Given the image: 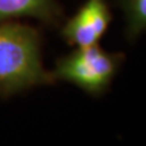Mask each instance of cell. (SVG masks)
Listing matches in <instances>:
<instances>
[{
	"instance_id": "6da1fadb",
	"label": "cell",
	"mask_w": 146,
	"mask_h": 146,
	"mask_svg": "<svg viewBox=\"0 0 146 146\" xmlns=\"http://www.w3.org/2000/svg\"><path fill=\"white\" fill-rule=\"evenodd\" d=\"M52 82V73L42 63L36 29L21 23L0 25V96Z\"/></svg>"
},
{
	"instance_id": "7a4b0ae2",
	"label": "cell",
	"mask_w": 146,
	"mask_h": 146,
	"mask_svg": "<svg viewBox=\"0 0 146 146\" xmlns=\"http://www.w3.org/2000/svg\"><path fill=\"white\" fill-rule=\"evenodd\" d=\"M123 58L122 54L108 52L98 44L77 48L61 57L51 73L55 80L68 82L85 93L98 96L108 89Z\"/></svg>"
},
{
	"instance_id": "3957f363",
	"label": "cell",
	"mask_w": 146,
	"mask_h": 146,
	"mask_svg": "<svg viewBox=\"0 0 146 146\" xmlns=\"http://www.w3.org/2000/svg\"><path fill=\"white\" fill-rule=\"evenodd\" d=\"M112 15L106 0H86L78 12L67 21L62 29L63 38L77 48L95 45L106 33Z\"/></svg>"
},
{
	"instance_id": "277c9868",
	"label": "cell",
	"mask_w": 146,
	"mask_h": 146,
	"mask_svg": "<svg viewBox=\"0 0 146 146\" xmlns=\"http://www.w3.org/2000/svg\"><path fill=\"white\" fill-rule=\"evenodd\" d=\"M17 17H35L54 22L57 10L52 0H0V22Z\"/></svg>"
},
{
	"instance_id": "5b68a950",
	"label": "cell",
	"mask_w": 146,
	"mask_h": 146,
	"mask_svg": "<svg viewBox=\"0 0 146 146\" xmlns=\"http://www.w3.org/2000/svg\"><path fill=\"white\" fill-rule=\"evenodd\" d=\"M127 18V36L133 40L146 29V0H123Z\"/></svg>"
}]
</instances>
